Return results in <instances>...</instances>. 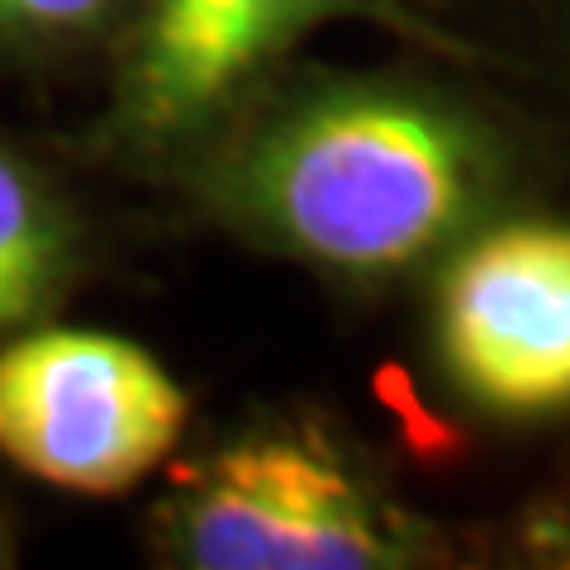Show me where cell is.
Listing matches in <instances>:
<instances>
[{
    "label": "cell",
    "instance_id": "cell-4",
    "mask_svg": "<svg viewBox=\"0 0 570 570\" xmlns=\"http://www.w3.org/2000/svg\"><path fill=\"white\" fill-rule=\"evenodd\" d=\"M452 381L494 414L570 404V224H509L466 247L438 305Z\"/></svg>",
    "mask_w": 570,
    "mask_h": 570
},
{
    "label": "cell",
    "instance_id": "cell-2",
    "mask_svg": "<svg viewBox=\"0 0 570 570\" xmlns=\"http://www.w3.org/2000/svg\"><path fill=\"white\" fill-rule=\"evenodd\" d=\"M186 395L129 337L39 328L0 347V456L71 494H119L176 448Z\"/></svg>",
    "mask_w": 570,
    "mask_h": 570
},
{
    "label": "cell",
    "instance_id": "cell-9",
    "mask_svg": "<svg viewBox=\"0 0 570 570\" xmlns=\"http://www.w3.org/2000/svg\"><path fill=\"white\" fill-rule=\"evenodd\" d=\"M566 519H570V513H566Z\"/></svg>",
    "mask_w": 570,
    "mask_h": 570
},
{
    "label": "cell",
    "instance_id": "cell-5",
    "mask_svg": "<svg viewBox=\"0 0 570 570\" xmlns=\"http://www.w3.org/2000/svg\"><path fill=\"white\" fill-rule=\"evenodd\" d=\"M352 0H153L129 110L142 134H171L209 115L299 29Z\"/></svg>",
    "mask_w": 570,
    "mask_h": 570
},
{
    "label": "cell",
    "instance_id": "cell-1",
    "mask_svg": "<svg viewBox=\"0 0 570 570\" xmlns=\"http://www.w3.org/2000/svg\"><path fill=\"white\" fill-rule=\"evenodd\" d=\"M490 163L433 100L343 91L281 119L243 163V209L285 247L347 272L423 257L475 214Z\"/></svg>",
    "mask_w": 570,
    "mask_h": 570
},
{
    "label": "cell",
    "instance_id": "cell-7",
    "mask_svg": "<svg viewBox=\"0 0 570 570\" xmlns=\"http://www.w3.org/2000/svg\"><path fill=\"white\" fill-rule=\"evenodd\" d=\"M110 0H0V33H67L96 24Z\"/></svg>",
    "mask_w": 570,
    "mask_h": 570
},
{
    "label": "cell",
    "instance_id": "cell-8",
    "mask_svg": "<svg viewBox=\"0 0 570 570\" xmlns=\"http://www.w3.org/2000/svg\"><path fill=\"white\" fill-rule=\"evenodd\" d=\"M0 561H6V542H0Z\"/></svg>",
    "mask_w": 570,
    "mask_h": 570
},
{
    "label": "cell",
    "instance_id": "cell-3",
    "mask_svg": "<svg viewBox=\"0 0 570 570\" xmlns=\"http://www.w3.org/2000/svg\"><path fill=\"white\" fill-rule=\"evenodd\" d=\"M171 547L200 570H376L404 542L371 490L314 438H243L167 509Z\"/></svg>",
    "mask_w": 570,
    "mask_h": 570
},
{
    "label": "cell",
    "instance_id": "cell-6",
    "mask_svg": "<svg viewBox=\"0 0 570 570\" xmlns=\"http://www.w3.org/2000/svg\"><path fill=\"white\" fill-rule=\"evenodd\" d=\"M71 257L62 209L24 163L0 153V333L33 324Z\"/></svg>",
    "mask_w": 570,
    "mask_h": 570
}]
</instances>
